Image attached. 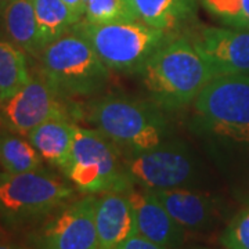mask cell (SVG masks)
I'll return each mask as SVG.
<instances>
[{"mask_svg": "<svg viewBox=\"0 0 249 249\" xmlns=\"http://www.w3.org/2000/svg\"><path fill=\"white\" fill-rule=\"evenodd\" d=\"M139 19L163 32L178 29L194 14L198 0H132Z\"/></svg>", "mask_w": 249, "mask_h": 249, "instance_id": "cell-17", "label": "cell"}, {"mask_svg": "<svg viewBox=\"0 0 249 249\" xmlns=\"http://www.w3.org/2000/svg\"><path fill=\"white\" fill-rule=\"evenodd\" d=\"M199 249H209V248H199ZM224 249H226V248H224Z\"/></svg>", "mask_w": 249, "mask_h": 249, "instance_id": "cell-28", "label": "cell"}, {"mask_svg": "<svg viewBox=\"0 0 249 249\" xmlns=\"http://www.w3.org/2000/svg\"><path fill=\"white\" fill-rule=\"evenodd\" d=\"M124 166L132 184L151 191L184 187L196 172L190 151L178 142H162L151 150L132 154Z\"/></svg>", "mask_w": 249, "mask_h": 249, "instance_id": "cell-8", "label": "cell"}, {"mask_svg": "<svg viewBox=\"0 0 249 249\" xmlns=\"http://www.w3.org/2000/svg\"><path fill=\"white\" fill-rule=\"evenodd\" d=\"M0 249H17V248H14V247H11V245H6V244H0Z\"/></svg>", "mask_w": 249, "mask_h": 249, "instance_id": "cell-27", "label": "cell"}, {"mask_svg": "<svg viewBox=\"0 0 249 249\" xmlns=\"http://www.w3.org/2000/svg\"><path fill=\"white\" fill-rule=\"evenodd\" d=\"M75 190L43 169L0 175V217L9 226L36 222L58 211Z\"/></svg>", "mask_w": 249, "mask_h": 249, "instance_id": "cell-4", "label": "cell"}, {"mask_svg": "<svg viewBox=\"0 0 249 249\" xmlns=\"http://www.w3.org/2000/svg\"><path fill=\"white\" fill-rule=\"evenodd\" d=\"M72 29L89 40L108 70L119 72L140 71L152 54L169 40L166 32L142 21L111 24L79 21Z\"/></svg>", "mask_w": 249, "mask_h": 249, "instance_id": "cell-5", "label": "cell"}, {"mask_svg": "<svg viewBox=\"0 0 249 249\" xmlns=\"http://www.w3.org/2000/svg\"><path fill=\"white\" fill-rule=\"evenodd\" d=\"M127 196L133 208L137 234L166 249L181 245L184 229L170 216L154 191L145 188L134 190L130 187Z\"/></svg>", "mask_w": 249, "mask_h": 249, "instance_id": "cell-12", "label": "cell"}, {"mask_svg": "<svg viewBox=\"0 0 249 249\" xmlns=\"http://www.w3.org/2000/svg\"><path fill=\"white\" fill-rule=\"evenodd\" d=\"M96 194L68 202L31 237L35 249H100Z\"/></svg>", "mask_w": 249, "mask_h": 249, "instance_id": "cell-9", "label": "cell"}, {"mask_svg": "<svg viewBox=\"0 0 249 249\" xmlns=\"http://www.w3.org/2000/svg\"><path fill=\"white\" fill-rule=\"evenodd\" d=\"M10 1H13V0H0V13H3V10L6 9V6Z\"/></svg>", "mask_w": 249, "mask_h": 249, "instance_id": "cell-26", "label": "cell"}, {"mask_svg": "<svg viewBox=\"0 0 249 249\" xmlns=\"http://www.w3.org/2000/svg\"><path fill=\"white\" fill-rule=\"evenodd\" d=\"M90 119L100 133L132 154L158 147L166 136V121L157 107L124 96L96 101Z\"/></svg>", "mask_w": 249, "mask_h": 249, "instance_id": "cell-3", "label": "cell"}, {"mask_svg": "<svg viewBox=\"0 0 249 249\" xmlns=\"http://www.w3.org/2000/svg\"><path fill=\"white\" fill-rule=\"evenodd\" d=\"M169 214L184 230L201 231L213 223L216 205L206 194L187 188L154 191Z\"/></svg>", "mask_w": 249, "mask_h": 249, "instance_id": "cell-14", "label": "cell"}, {"mask_svg": "<svg viewBox=\"0 0 249 249\" xmlns=\"http://www.w3.org/2000/svg\"><path fill=\"white\" fill-rule=\"evenodd\" d=\"M0 165L7 173L42 169V157L35 147L19 136L0 137Z\"/></svg>", "mask_w": 249, "mask_h": 249, "instance_id": "cell-20", "label": "cell"}, {"mask_svg": "<svg viewBox=\"0 0 249 249\" xmlns=\"http://www.w3.org/2000/svg\"><path fill=\"white\" fill-rule=\"evenodd\" d=\"M65 3V6L70 9L72 17L75 18L76 24L82 21V17H85V11H86V1L88 0H62Z\"/></svg>", "mask_w": 249, "mask_h": 249, "instance_id": "cell-25", "label": "cell"}, {"mask_svg": "<svg viewBox=\"0 0 249 249\" xmlns=\"http://www.w3.org/2000/svg\"><path fill=\"white\" fill-rule=\"evenodd\" d=\"M60 93L43 76L31 78L16 94L3 101V118L14 133L28 136L53 118H68Z\"/></svg>", "mask_w": 249, "mask_h": 249, "instance_id": "cell-10", "label": "cell"}, {"mask_svg": "<svg viewBox=\"0 0 249 249\" xmlns=\"http://www.w3.org/2000/svg\"><path fill=\"white\" fill-rule=\"evenodd\" d=\"M114 249H166L163 248L162 245H158L155 242H152L148 238L142 237L140 234H136L133 237L127 238L124 241L122 244H119L118 247Z\"/></svg>", "mask_w": 249, "mask_h": 249, "instance_id": "cell-24", "label": "cell"}, {"mask_svg": "<svg viewBox=\"0 0 249 249\" xmlns=\"http://www.w3.org/2000/svg\"><path fill=\"white\" fill-rule=\"evenodd\" d=\"M96 229L100 249H114L137 234L133 208L126 191H107L97 196Z\"/></svg>", "mask_w": 249, "mask_h": 249, "instance_id": "cell-13", "label": "cell"}, {"mask_svg": "<svg viewBox=\"0 0 249 249\" xmlns=\"http://www.w3.org/2000/svg\"><path fill=\"white\" fill-rule=\"evenodd\" d=\"M199 124L226 140L249 144V75L211 80L194 100Z\"/></svg>", "mask_w": 249, "mask_h": 249, "instance_id": "cell-7", "label": "cell"}, {"mask_svg": "<svg viewBox=\"0 0 249 249\" xmlns=\"http://www.w3.org/2000/svg\"><path fill=\"white\" fill-rule=\"evenodd\" d=\"M114 145L97 129L76 126L71 158L64 173L80 193L103 194L133 187Z\"/></svg>", "mask_w": 249, "mask_h": 249, "instance_id": "cell-6", "label": "cell"}, {"mask_svg": "<svg viewBox=\"0 0 249 249\" xmlns=\"http://www.w3.org/2000/svg\"><path fill=\"white\" fill-rule=\"evenodd\" d=\"M85 21L90 24L140 21L132 0H88Z\"/></svg>", "mask_w": 249, "mask_h": 249, "instance_id": "cell-21", "label": "cell"}, {"mask_svg": "<svg viewBox=\"0 0 249 249\" xmlns=\"http://www.w3.org/2000/svg\"><path fill=\"white\" fill-rule=\"evenodd\" d=\"M220 242L226 249H249V206L232 217Z\"/></svg>", "mask_w": 249, "mask_h": 249, "instance_id": "cell-23", "label": "cell"}, {"mask_svg": "<svg viewBox=\"0 0 249 249\" xmlns=\"http://www.w3.org/2000/svg\"><path fill=\"white\" fill-rule=\"evenodd\" d=\"M31 78L25 52L13 42L0 40V103L16 94Z\"/></svg>", "mask_w": 249, "mask_h": 249, "instance_id": "cell-18", "label": "cell"}, {"mask_svg": "<svg viewBox=\"0 0 249 249\" xmlns=\"http://www.w3.org/2000/svg\"><path fill=\"white\" fill-rule=\"evenodd\" d=\"M39 60L42 76L61 96H90L108 80V68L89 40L75 29L46 46Z\"/></svg>", "mask_w": 249, "mask_h": 249, "instance_id": "cell-2", "label": "cell"}, {"mask_svg": "<svg viewBox=\"0 0 249 249\" xmlns=\"http://www.w3.org/2000/svg\"><path fill=\"white\" fill-rule=\"evenodd\" d=\"M201 3L227 27L249 29V0H201Z\"/></svg>", "mask_w": 249, "mask_h": 249, "instance_id": "cell-22", "label": "cell"}, {"mask_svg": "<svg viewBox=\"0 0 249 249\" xmlns=\"http://www.w3.org/2000/svg\"><path fill=\"white\" fill-rule=\"evenodd\" d=\"M75 132L76 124L68 118H53L39 124L27 137L42 160L64 172L71 158Z\"/></svg>", "mask_w": 249, "mask_h": 249, "instance_id": "cell-15", "label": "cell"}, {"mask_svg": "<svg viewBox=\"0 0 249 249\" xmlns=\"http://www.w3.org/2000/svg\"><path fill=\"white\" fill-rule=\"evenodd\" d=\"M43 47L70 32L76 24L62 0H32Z\"/></svg>", "mask_w": 249, "mask_h": 249, "instance_id": "cell-19", "label": "cell"}, {"mask_svg": "<svg viewBox=\"0 0 249 249\" xmlns=\"http://www.w3.org/2000/svg\"><path fill=\"white\" fill-rule=\"evenodd\" d=\"M4 31L10 40L31 55H37L45 49L39 35L32 0H13L1 13Z\"/></svg>", "mask_w": 249, "mask_h": 249, "instance_id": "cell-16", "label": "cell"}, {"mask_svg": "<svg viewBox=\"0 0 249 249\" xmlns=\"http://www.w3.org/2000/svg\"><path fill=\"white\" fill-rule=\"evenodd\" d=\"M191 42L208 62L214 79L249 75V29L206 27Z\"/></svg>", "mask_w": 249, "mask_h": 249, "instance_id": "cell-11", "label": "cell"}, {"mask_svg": "<svg viewBox=\"0 0 249 249\" xmlns=\"http://www.w3.org/2000/svg\"><path fill=\"white\" fill-rule=\"evenodd\" d=\"M142 83L155 103L165 108L193 103L214 79L208 62L191 40H168L142 67Z\"/></svg>", "mask_w": 249, "mask_h": 249, "instance_id": "cell-1", "label": "cell"}]
</instances>
